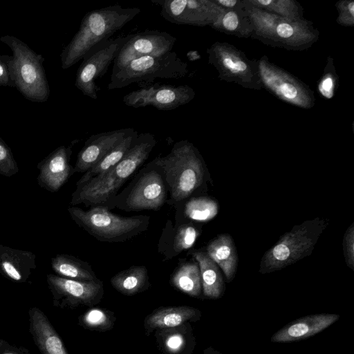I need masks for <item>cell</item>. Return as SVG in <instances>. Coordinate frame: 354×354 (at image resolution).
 <instances>
[{"mask_svg": "<svg viewBox=\"0 0 354 354\" xmlns=\"http://www.w3.org/2000/svg\"><path fill=\"white\" fill-rule=\"evenodd\" d=\"M156 143L152 133H138L119 162L103 174L76 186L71 195V205L83 204L87 207L104 206L147 160Z\"/></svg>", "mask_w": 354, "mask_h": 354, "instance_id": "6da1fadb", "label": "cell"}, {"mask_svg": "<svg viewBox=\"0 0 354 354\" xmlns=\"http://www.w3.org/2000/svg\"><path fill=\"white\" fill-rule=\"evenodd\" d=\"M140 12L138 8L112 5L86 13L78 31L60 55L62 68L67 69L73 66L92 47L111 38Z\"/></svg>", "mask_w": 354, "mask_h": 354, "instance_id": "7a4b0ae2", "label": "cell"}, {"mask_svg": "<svg viewBox=\"0 0 354 354\" xmlns=\"http://www.w3.org/2000/svg\"><path fill=\"white\" fill-rule=\"evenodd\" d=\"M167 183V203L175 207L184 201L196 196L205 180V167L197 149L187 140L176 142L170 152L156 157Z\"/></svg>", "mask_w": 354, "mask_h": 354, "instance_id": "3957f363", "label": "cell"}, {"mask_svg": "<svg viewBox=\"0 0 354 354\" xmlns=\"http://www.w3.org/2000/svg\"><path fill=\"white\" fill-rule=\"evenodd\" d=\"M67 210L80 227L101 242L131 240L147 231L150 221L149 216H122L103 206L90 207L88 210L71 206Z\"/></svg>", "mask_w": 354, "mask_h": 354, "instance_id": "277c9868", "label": "cell"}, {"mask_svg": "<svg viewBox=\"0 0 354 354\" xmlns=\"http://www.w3.org/2000/svg\"><path fill=\"white\" fill-rule=\"evenodd\" d=\"M0 41L12 51V55H4V57L15 87L30 101H47L50 87L43 66V56L14 36H2Z\"/></svg>", "mask_w": 354, "mask_h": 354, "instance_id": "5b68a950", "label": "cell"}, {"mask_svg": "<svg viewBox=\"0 0 354 354\" xmlns=\"http://www.w3.org/2000/svg\"><path fill=\"white\" fill-rule=\"evenodd\" d=\"M168 199V189L161 167L155 159L147 163L129 185L104 206L125 212L159 210Z\"/></svg>", "mask_w": 354, "mask_h": 354, "instance_id": "8992f818", "label": "cell"}, {"mask_svg": "<svg viewBox=\"0 0 354 354\" xmlns=\"http://www.w3.org/2000/svg\"><path fill=\"white\" fill-rule=\"evenodd\" d=\"M328 224L326 219L317 217L295 225L264 254L259 272L281 270L310 255Z\"/></svg>", "mask_w": 354, "mask_h": 354, "instance_id": "52a82bcc", "label": "cell"}, {"mask_svg": "<svg viewBox=\"0 0 354 354\" xmlns=\"http://www.w3.org/2000/svg\"><path fill=\"white\" fill-rule=\"evenodd\" d=\"M187 73V64L176 52L143 56L112 70L108 89L122 88L133 83H145L144 86L158 78L181 79Z\"/></svg>", "mask_w": 354, "mask_h": 354, "instance_id": "ba28073f", "label": "cell"}, {"mask_svg": "<svg viewBox=\"0 0 354 354\" xmlns=\"http://www.w3.org/2000/svg\"><path fill=\"white\" fill-rule=\"evenodd\" d=\"M128 38L129 35L109 38L95 45L83 57L75 80V86L83 95L97 99L100 87L96 81L105 74Z\"/></svg>", "mask_w": 354, "mask_h": 354, "instance_id": "9c48e42d", "label": "cell"}, {"mask_svg": "<svg viewBox=\"0 0 354 354\" xmlns=\"http://www.w3.org/2000/svg\"><path fill=\"white\" fill-rule=\"evenodd\" d=\"M46 280L56 307L71 309L79 306L93 307L101 301L104 295L103 282L100 279L81 281L48 274Z\"/></svg>", "mask_w": 354, "mask_h": 354, "instance_id": "30bf717a", "label": "cell"}, {"mask_svg": "<svg viewBox=\"0 0 354 354\" xmlns=\"http://www.w3.org/2000/svg\"><path fill=\"white\" fill-rule=\"evenodd\" d=\"M194 90L187 85L150 84L141 86L123 97V102L133 108L151 106L161 111H170L189 102Z\"/></svg>", "mask_w": 354, "mask_h": 354, "instance_id": "8fae6325", "label": "cell"}, {"mask_svg": "<svg viewBox=\"0 0 354 354\" xmlns=\"http://www.w3.org/2000/svg\"><path fill=\"white\" fill-rule=\"evenodd\" d=\"M176 38L171 34L160 30H146L129 34L113 61L112 70L117 69L129 62L147 55H159L171 52Z\"/></svg>", "mask_w": 354, "mask_h": 354, "instance_id": "7c38bea8", "label": "cell"}, {"mask_svg": "<svg viewBox=\"0 0 354 354\" xmlns=\"http://www.w3.org/2000/svg\"><path fill=\"white\" fill-rule=\"evenodd\" d=\"M161 8L160 15L178 25L203 26L212 22L215 11L212 3L199 0H152Z\"/></svg>", "mask_w": 354, "mask_h": 354, "instance_id": "4fadbf2b", "label": "cell"}, {"mask_svg": "<svg viewBox=\"0 0 354 354\" xmlns=\"http://www.w3.org/2000/svg\"><path fill=\"white\" fill-rule=\"evenodd\" d=\"M133 129L131 127L122 128L91 136L77 154L73 174L89 170Z\"/></svg>", "mask_w": 354, "mask_h": 354, "instance_id": "5bb4252c", "label": "cell"}, {"mask_svg": "<svg viewBox=\"0 0 354 354\" xmlns=\"http://www.w3.org/2000/svg\"><path fill=\"white\" fill-rule=\"evenodd\" d=\"M71 146H60L37 164L39 185L50 192H57L73 174L70 165Z\"/></svg>", "mask_w": 354, "mask_h": 354, "instance_id": "9a60e30c", "label": "cell"}, {"mask_svg": "<svg viewBox=\"0 0 354 354\" xmlns=\"http://www.w3.org/2000/svg\"><path fill=\"white\" fill-rule=\"evenodd\" d=\"M200 232L192 221L176 220L174 225L167 220L158 243V252L163 261L171 259L184 250L190 249Z\"/></svg>", "mask_w": 354, "mask_h": 354, "instance_id": "2e32d148", "label": "cell"}, {"mask_svg": "<svg viewBox=\"0 0 354 354\" xmlns=\"http://www.w3.org/2000/svg\"><path fill=\"white\" fill-rule=\"evenodd\" d=\"M339 318L337 314L309 315L292 321L272 337L274 343H284L309 338L323 331Z\"/></svg>", "mask_w": 354, "mask_h": 354, "instance_id": "e0dca14e", "label": "cell"}, {"mask_svg": "<svg viewBox=\"0 0 354 354\" xmlns=\"http://www.w3.org/2000/svg\"><path fill=\"white\" fill-rule=\"evenodd\" d=\"M29 330L41 354H68L46 315L35 307L28 311Z\"/></svg>", "mask_w": 354, "mask_h": 354, "instance_id": "ac0fdd59", "label": "cell"}, {"mask_svg": "<svg viewBox=\"0 0 354 354\" xmlns=\"http://www.w3.org/2000/svg\"><path fill=\"white\" fill-rule=\"evenodd\" d=\"M36 256L31 252L0 244V274L15 282H26L35 270Z\"/></svg>", "mask_w": 354, "mask_h": 354, "instance_id": "d6986e66", "label": "cell"}, {"mask_svg": "<svg viewBox=\"0 0 354 354\" xmlns=\"http://www.w3.org/2000/svg\"><path fill=\"white\" fill-rule=\"evenodd\" d=\"M200 317V310L191 306L158 308L145 317V333L149 335L155 329L176 328L183 325L187 321H196Z\"/></svg>", "mask_w": 354, "mask_h": 354, "instance_id": "ffe728a7", "label": "cell"}, {"mask_svg": "<svg viewBox=\"0 0 354 354\" xmlns=\"http://www.w3.org/2000/svg\"><path fill=\"white\" fill-rule=\"evenodd\" d=\"M206 252L222 270L227 281H231L235 276L238 262L232 236L228 234H219L207 244Z\"/></svg>", "mask_w": 354, "mask_h": 354, "instance_id": "44dd1931", "label": "cell"}, {"mask_svg": "<svg viewBox=\"0 0 354 354\" xmlns=\"http://www.w3.org/2000/svg\"><path fill=\"white\" fill-rule=\"evenodd\" d=\"M190 254L199 266L203 295L213 299L220 298L223 295L225 285L218 265L205 251L195 250Z\"/></svg>", "mask_w": 354, "mask_h": 354, "instance_id": "7402d4cb", "label": "cell"}, {"mask_svg": "<svg viewBox=\"0 0 354 354\" xmlns=\"http://www.w3.org/2000/svg\"><path fill=\"white\" fill-rule=\"evenodd\" d=\"M170 283L190 297H199L202 292V284L197 261L194 258L189 261L180 259L177 267L171 275Z\"/></svg>", "mask_w": 354, "mask_h": 354, "instance_id": "603a6c76", "label": "cell"}, {"mask_svg": "<svg viewBox=\"0 0 354 354\" xmlns=\"http://www.w3.org/2000/svg\"><path fill=\"white\" fill-rule=\"evenodd\" d=\"M51 267L57 275L64 278L81 281L99 279L88 262L72 255L57 254L51 259Z\"/></svg>", "mask_w": 354, "mask_h": 354, "instance_id": "cb8c5ba5", "label": "cell"}, {"mask_svg": "<svg viewBox=\"0 0 354 354\" xmlns=\"http://www.w3.org/2000/svg\"><path fill=\"white\" fill-rule=\"evenodd\" d=\"M148 270L145 266H133L123 270L111 279V286L126 296H132L149 288Z\"/></svg>", "mask_w": 354, "mask_h": 354, "instance_id": "d4e9b609", "label": "cell"}, {"mask_svg": "<svg viewBox=\"0 0 354 354\" xmlns=\"http://www.w3.org/2000/svg\"><path fill=\"white\" fill-rule=\"evenodd\" d=\"M181 216L176 220L192 222H207L218 214L216 201L207 196H193L174 207Z\"/></svg>", "mask_w": 354, "mask_h": 354, "instance_id": "484cf974", "label": "cell"}, {"mask_svg": "<svg viewBox=\"0 0 354 354\" xmlns=\"http://www.w3.org/2000/svg\"><path fill=\"white\" fill-rule=\"evenodd\" d=\"M138 135V131L133 129L98 163L86 171L76 183V186L83 184L94 177L103 174L115 166L127 153Z\"/></svg>", "mask_w": 354, "mask_h": 354, "instance_id": "4316f807", "label": "cell"}, {"mask_svg": "<svg viewBox=\"0 0 354 354\" xmlns=\"http://www.w3.org/2000/svg\"><path fill=\"white\" fill-rule=\"evenodd\" d=\"M115 321L113 312L99 308L89 309L79 317V324L84 328L101 332L111 330Z\"/></svg>", "mask_w": 354, "mask_h": 354, "instance_id": "83f0119b", "label": "cell"}, {"mask_svg": "<svg viewBox=\"0 0 354 354\" xmlns=\"http://www.w3.org/2000/svg\"><path fill=\"white\" fill-rule=\"evenodd\" d=\"M19 171L12 152L0 137V174L10 177Z\"/></svg>", "mask_w": 354, "mask_h": 354, "instance_id": "f1b7e54d", "label": "cell"}, {"mask_svg": "<svg viewBox=\"0 0 354 354\" xmlns=\"http://www.w3.org/2000/svg\"><path fill=\"white\" fill-rule=\"evenodd\" d=\"M268 84L276 91L278 95H281V97L285 100L295 101L298 98L299 91L297 88L293 84L289 82L277 80V83L270 82Z\"/></svg>", "mask_w": 354, "mask_h": 354, "instance_id": "f546056e", "label": "cell"}, {"mask_svg": "<svg viewBox=\"0 0 354 354\" xmlns=\"http://www.w3.org/2000/svg\"><path fill=\"white\" fill-rule=\"evenodd\" d=\"M343 250L347 266L354 269V223L346 230L343 239Z\"/></svg>", "mask_w": 354, "mask_h": 354, "instance_id": "4dcf8cb0", "label": "cell"}, {"mask_svg": "<svg viewBox=\"0 0 354 354\" xmlns=\"http://www.w3.org/2000/svg\"><path fill=\"white\" fill-rule=\"evenodd\" d=\"M186 339L178 332H171L164 339L163 348L169 353H178L185 348Z\"/></svg>", "mask_w": 354, "mask_h": 354, "instance_id": "1f68e13d", "label": "cell"}, {"mask_svg": "<svg viewBox=\"0 0 354 354\" xmlns=\"http://www.w3.org/2000/svg\"><path fill=\"white\" fill-rule=\"evenodd\" d=\"M221 59L222 65L232 73H241L246 69V64L241 60H236L230 56H222Z\"/></svg>", "mask_w": 354, "mask_h": 354, "instance_id": "d6a6232c", "label": "cell"}, {"mask_svg": "<svg viewBox=\"0 0 354 354\" xmlns=\"http://www.w3.org/2000/svg\"><path fill=\"white\" fill-rule=\"evenodd\" d=\"M0 86L15 87L4 55H0Z\"/></svg>", "mask_w": 354, "mask_h": 354, "instance_id": "836d02e7", "label": "cell"}, {"mask_svg": "<svg viewBox=\"0 0 354 354\" xmlns=\"http://www.w3.org/2000/svg\"><path fill=\"white\" fill-rule=\"evenodd\" d=\"M0 354H30V353L24 347L15 346L0 339Z\"/></svg>", "mask_w": 354, "mask_h": 354, "instance_id": "e575fe53", "label": "cell"}, {"mask_svg": "<svg viewBox=\"0 0 354 354\" xmlns=\"http://www.w3.org/2000/svg\"><path fill=\"white\" fill-rule=\"evenodd\" d=\"M239 17L236 13L233 11L227 12L223 17V26L229 31L236 30L239 26Z\"/></svg>", "mask_w": 354, "mask_h": 354, "instance_id": "d590c367", "label": "cell"}, {"mask_svg": "<svg viewBox=\"0 0 354 354\" xmlns=\"http://www.w3.org/2000/svg\"><path fill=\"white\" fill-rule=\"evenodd\" d=\"M320 92L327 98H330L333 94V81L331 77L322 80L319 86Z\"/></svg>", "mask_w": 354, "mask_h": 354, "instance_id": "8d00e7d4", "label": "cell"}, {"mask_svg": "<svg viewBox=\"0 0 354 354\" xmlns=\"http://www.w3.org/2000/svg\"><path fill=\"white\" fill-rule=\"evenodd\" d=\"M276 31L277 35L281 38H289L294 33L292 26L287 23L279 24L277 26Z\"/></svg>", "mask_w": 354, "mask_h": 354, "instance_id": "74e56055", "label": "cell"}, {"mask_svg": "<svg viewBox=\"0 0 354 354\" xmlns=\"http://www.w3.org/2000/svg\"><path fill=\"white\" fill-rule=\"evenodd\" d=\"M218 3L221 5L225 6L227 8H232L234 7L236 3H237V1L236 0H218L217 1Z\"/></svg>", "mask_w": 354, "mask_h": 354, "instance_id": "f35d334b", "label": "cell"}, {"mask_svg": "<svg viewBox=\"0 0 354 354\" xmlns=\"http://www.w3.org/2000/svg\"><path fill=\"white\" fill-rule=\"evenodd\" d=\"M257 2L262 6H269L271 4L273 1L272 0H258Z\"/></svg>", "mask_w": 354, "mask_h": 354, "instance_id": "ab89813d", "label": "cell"}, {"mask_svg": "<svg viewBox=\"0 0 354 354\" xmlns=\"http://www.w3.org/2000/svg\"><path fill=\"white\" fill-rule=\"evenodd\" d=\"M348 10H349V12L351 14V15L353 16L354 15V3H353V1H351L348 4Z\"/></svg>", "mask_w": 354, "mask_h": 354, "instance_id": "60d3db41", "label": "cell"}]
</instances>
